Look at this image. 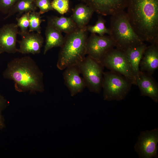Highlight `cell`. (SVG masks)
Wrapping results in <instances>:
<instances>
[{
	"instance_id": "cell-14",
	"label": "cell",
	"mask_w": 158,
	"mask_h": 158,
	"mask_svg": "<svg viewBox=\"0 0 158 158\" xmlns=\"http://www.w3.org/2000/svg\"><path fill=\"white\" fill-rule=\"evenodd\" d=\"M152 75L140 71L135 77L136 85L139 87L141 96L149 97L157 103L158 85Z\"/></svg>"
},
{
	"instance_id": "cell-11",
	"label": "cell",
	"mask_w": 158,
	"mask_h": 158,
	"mask_svg": "<svg viewBox=\"0 0 158 158\" xmlns=\"http://www.w3.org/2000/svg\"><path fill=\"white\" fill-rule=\"evenodd\" d=\"M18 28L16 24L11 23L5 25L0 29V54L17 52L16 44Z\"/></svg>"
},
{
	"instance_id": "cell-15",
	"label": "cell",
	"mask_w": 158,
	"mask_h": 158,
	"mask_svg": "<svg viewBox=\"0 0 158 158\" xmlns=\"http://www.w3.org/2000/svg\"><path fill=\"white\" fill-rule=\"evenodd\" d=\"M158 67V44L147 46L140 62V71L152 75Z\"/></svg>"
},
{
	"instance_id": "cell-6",
	"label": "cell",
	"mask_w": 158,
	"mask_h": 158,
	"mask_svg": "<svg viewBox=\"0 0 158 158\" xmlns=\"http://www.w3.org/2000/svg\"><path fill=\"white\" fill-rule=\"evenodd\" d=\"M78 66L86 87L91 92L99 93L102 90L104 67L87 55Z\"/></svg>"
},
{
	"instance_id": "cell-26",
	"label": "cell",
	"mask_w": 158,
	"mask_h": 158,
	"mask_svg": "<svg viewBox=\"0 0 158 158\" xmlns=\"http://www.w3.org/2000/svg\"><path fill=\"white\" fill-rule=\"evenodd\" d=\"M18 0H0V11L7 14Z\"/></svg>"
},
{
	"instance_id": "cell-27",
	"label": "cell",
	"mask_w": 158,
	"mask_h": 158,
	"mask_svg": "<svg viewBox=\"0 0 158 158\" xmlns=\"http://www.w3.org/2000/svg\"><path fill=\"white\" fill-rule=\"evenodd\" d=\"M8 105V102L0 93V130L5 126L4 119L2 115V112Z\"/></svg>"
},
{
	"instance_id": "cell-9",
	"label": "cell",
	"mask_w": 158,
	"mask_h": 158,
	"mask_svg": "<svg viewBox=\"0 0 158 158\" xmlns=\"http://www.w3.org/2000/svg\"><path fill=\"white\" fill-rule=\"evenodd\" d=\"M115 47V43L110 35L100 36L91 33L87 40L86 55L101 63L104 55Z\"/></svg>"
},
{
	"instance_id": "cell-1",
	"label": "cell",
	"mask_w": 158,
	"mask_h": 158,
	"mask_svg": "<svg viewBox=\"0 0 158 158\" xmlns=\"http://www.w3.org/2000/svg\"><path fill=\"white\" fill-rule=\"evenodd\" d=\"M127 16L143 41L158 44V0H128Z\"/></svg>"
},
{
	"instance_id": "cell-4",
	"label": "cell",
	"mask_w": 158,
	"mask_h": 158,
	"mask_svg": "<svg viewBox=\"0 0 158 158\" xmlns=\"http://www.w3.org/2000/svg\"><path fill=\"white\" fill-rule=\"evenodd\" d=\"M109 29L116 48L123 50L144 42L134 30L124 10L111 16Z\"/></svg>"
},
{
	"instance_id": "cell-24",
	"label": "cell",
	"mask_w": 158,
	"mask_h": 158,
	"mask_svg": "<svg viewBox=\"0 0 158 158\" xmlns=\"http://www.w3.org/2000/svg\"><path fill=\"white\" fill-rule=\"evenodd\" d=\"M30 12L24 13L19 18H16L17 21L16 24L18 27L20 28L19 33H25L29 31L28 28L29 26V14Z\"/></svg>"
},
{
	"instance_id": "cell-13",
	"label": "cell",
	"mask_w": 158,
	"mask_h": 158,
	"mask_svg": "<svg viewBox=\"0 0 158 158\" xmlns=\"http://www.w3.org/2000/svg\"><path fill=\"white\" fill-rule=\"evenodd\" d=\"M63 73L65 84L69 90L71 96L81 92L86 87L83 78L80 75L78 65L68 67Z\"/></svg>"
},
{
	"instance_id": "cell-18",
	"label": "cell",
	"mask_w": 158,
	"mask_h": 158,
	"mask_svg": "<svg viewBox=\"0 0 158 158\" xmlns=\"http://www.w3.org/2000/svg\"><path fill=\"white\" fill-rule=\"evenodd\" d=\"M47 25L66 34L70 33L78 28L71 17H59L53 16H48Z\"/></svg>"
},
{
	"instance_id": "cell-2",
	"label": "cell",
	"mask_w": 158,
	"mask_h": 158,
	"mask_svg": "<svg viewBox=\"0 0 158 158\" xmlns=\"http://www.w3.org/2000/svg\"><path fill=\"white\" fill-rule=\"evenodd\" d=\"M3 75L14 81L15 89L18 92L34 93L44 90L43 73L30 56L13 59L8 63Z\"/></svg>"
},
{
	"instance_id": "cell-17",
	"label": "cell",
	"mask_w": 158,
	"mask_h": 158,
	"mask_svg": "<svg viewBox=\"0 0 158 158\" xmlns=\"http://www.w3.org/2000/svg\"><path fill=\"white\" fill-rule=\"evenodd\" d=\"M94 12L86 4H79L73 9L71 17L78 28H83L87 26Z\"/></svg>"
},
{
	"instance_id": "cell-19",
	"label": "cell",
	"mask_w": 158,
	"mask_h": 158,
	"mask_svg": "<svg viewBox=\"0 0 158 158\" xmlns=\"http://www.w3.org/2000/svg\"><path fill=\"white\" fill-rule=\"evenodd\" d=\"M45 44L43 51L44 54L50 49L54 47H61L63 44L64 37L62 32L47 25L45 31Z\"/></svg>"
},
{
	"instance_id": "cell-8",
	"label": "cell",
	"mask_w": 158,
	"mask_h": 158,
	"mask_svg": "<svg viewBox=\"0 0 158 158\" xmlns=\"http://www.w3.org/2000/svg\"><path fill=\"white\" fill-rule=\"evenodd\" d=\"M158 129L141 132L135 145L141 158H158Z\"/></svg>"
},
{
	"instance_id": "cell-10",
	"label": "cell",
	"mask_w": 158,
	"mask_h": 158,
	"mask_svg": "<svg viewBox=\"0 0 158 158\" xmlns=\"http://www.w3.org/2000/svg\"><path fill=\"white\" fill-rule=\"evenodd\" d=\"M98 14L112 15L124 10L128 0H82Z\"/></svg>"
},
{
	"instance_id": "cell-21",
	"label": "cell",
	"mask_w": 158,
	"mask_h": 158,
	"mask_svg": "<svg viewBox=\"0 0 158 158\" xmlns=\"http://www.w3.org/2000/svg\"><path fill=\"white\" fill-rule=\"evenodd\" d=\"M106 22L105 20L102 16H99L95 25L87 26V30L91 33L97 34L100 36L104 35L106 34L109 35L110 30L105 26Z\"/></svg>"
},
{
	"instance_id": "cell-7",
	"label": "cell",
	"mask_w": 158,
	"mask_h": 158,
	"mask_svg": "<svg viewBox=\"0 0 158 158\" xmlns=\"http://www.w3.org/2000/svg\"><path fill=\"white\" fill-rule=\"evenodd\" d=\"M100 62L104 67L123 75L131 80L133 84L136 85L135 77L123 50L116 48L110 50L103 57Z\"/></svg>"
},
{
	"instance_id": "cell-12",
	"label": "cell",
	"mask_w": 158,
	"mask_h": 158,
	"mask_svg": "<svg viewBox=\"0 0 158 158\" xmlns=\"http://www.w3.org/2000/svg\"><path fill=\"white\" fill-rule=\"evenodd\" d=\"M18 34L21 37V39L17 41L20 46L17 52L23 54L40 53L44 43V38L41 34L28 31L25 33L18 32Z\"/></svg>"
},
{
	"instance_id": "cell-5",
	"label": "cell",
	"mask_w": 158,
	"mask_h": 158,
	"mask_svg": "<svg viewBox=\"0 0 158 158\" xmlns=\"http://www.w3.org/2000/svg\"><path fill=\"white\" fill-rule=\"evenodd\" d=\"M132 83L129 79L118 73L110 71L104 72L102 85L105 100L121 101L130 91Z\"/></svg>"
},
{
	"instance_id": "cell-16",
	"label": "cell",
	"mask_w": 158,
	"mask_h": 158,
	"mask_svg": "<svg viewBox=\"0 0 158 158\" xmlns=\"http://www.w3.org/2000/svg\"><path fill=\"white\" fill-rule=\"evenodd\" d=\"M147 46V44L143 42L123 50L130 68L135 77L140 72V62Z\"/></svg>"
},
{
	"instance_id": "cell-20",
	"label": "cell",
	"mask_w": 158,
	"mask_h": 158,
	"mask_svg": "<svg viewBox=\"0 0 158 158\" xmlns=\"http://www.w3.org/2000/svg\"><path fill=\"white\" fill-rule=\"evenodd\" d=\"M37 9V7L35 5L34 0H18L4 19L13 16L17 13L20 14L23 13L35 11Z\"/></svg>"
},
{
	"instance_id": "cell-25",
	"label": "cell",
	"mask_w": 158,
	"mask_h": 158,
	"mask_svg": "<svg viewBox=\"0 0 158 158\" xmlns=\"http://www.w3.org/2000/svg\"><path fill=\"white\" fill-rule=\"evenodd\" d=\"M36 6L40 9L41 14L50 11L54 10L51 5V0H34Z\"/></svg>"
},
{
	"instance_id": "cell-23",
	"label": "cell",
	"mask_w": 158,
	"mask_h": 158,
	"mask_svg": "<svg viewBox=\"0 0 158 158\" xmlns=\"http://www.w3.org/2000/svg\"><path fill=\"white\" fill-rule=\"evenodd\" d=\"M54 10L63 15L68 12L69 9V0H53L51 2Z\"/></svg>"
},
{
	"instance_id": "cell-22",
	"label": "cell",
	"mask_w": 158,
	"mask_h": 158,
	"mask_svg": "<svg viewBox=\"0 0 158 158\" xmlns=\"http://www.w3.org/2000/svg\"><path fill=\"white\" fill-rule=\"evenodd\" d=\"M39 12L36 11L30 12L29 14V31L30 32L36 31L41 34L42 23L45 21L42 18Z\"/></svg>"
},
{
	"instance_id": "cell-3",
	"label": "cell",
	"mask_w": 158,
	"mask_h": 158,
	"mask_svg": "<svg viewBox=\"0 0 158 158\" xmlns=\"http://www.w3.org/2000/svg\"><path fill=\"white\" fill-rule=\"evenodd\" d=\"M87 32L86 26L66 34L59 52L56 64L59 69L63 70L68 67L78 65L84 60L86 55Z\"/></svg>"
}]
</instances>
